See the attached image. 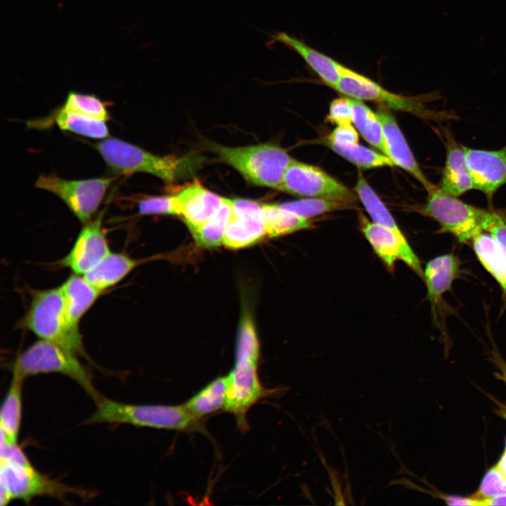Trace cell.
<instances>
[{
	"label": "cell",
	"mask_w": 506,
	"mask_h": 506,
	"mask_svg": "<svg viewBox=\"0 0 506 506\" xmlns=\"http://www.w3.org/2000/svg\"><path fill=\"white\" fill-rule=\"evenodd\" d=\"M0 460H6L21 465H32L28 458L18 445L1 441Z\"/></svg>",
	"instance_id": "f35d334b"
},
{
	"label": "cell",
	"mask_w": 506,
	"mask_h": 506,
	"mask_svg": "<svg viewBox=\"0 0 506 506\" xmlns=\"http://www.w3.org/2000/svg\"><path fill=\"white\" fill-rule=\"evenodd\" d=\"M382 126L384 138L390 157L398 165L417 180L426 190L434 184L426 177L401 132L391 111L386 106H380L377 112Z\"/></svg>",
	"instance_id": "2e32d148"
},
{
	"label": "cell",
	"mask_w": 506,
	"mask_h": 506,
	"mask_svg": "<svg viewBox=\"0 0 506 506\" xmlns=\"http://www.w3.org/2000/svg\"><path fill=\"white\" fill-rule=\"evenodd\" d=\"M103 216L101 212L85 223L71 249L59 261L61 266L83 275L111 252L102 226Z\"/></svg>",
	"instance_id": "8fae6325"
},
{
	"label": "cell",
	"mask_w": 506,
	"mask_h": 506,
	"mask_svg": "<svg viewBox=\"0 0 506 506\" xmlns=\"http://www.w3.org/2000/svg\"><path fill=\"white\" fill-rule=\"evenodd\" d=\"M446 160L439 187L445 193L459 197L474 190L464 145L459 144L446 129L443 130Z\"/></svg>",
	"instance_id": "e0dca14e"
},
{
	"label": "cell",
	"mask_w": 506,
	"mask_h": 506,
	"mask_svg": "<svg viewBox=\"0 0 506 506\" xmlns=\"http://www.w3.org/2000/svg\"><path fill=\"white\" fill-rule=\"evenodd\" d=\"M464 149L474 190L491 202L495 193L506 184V145L495 150L466 146Z\"/></svg>",
	"instance_id": "5bb4252c"
},
{
	"label": "cell",
	"mask_w": 506,
	"mask_h": 506,
	"mask_svg": "<svg viewBox=\"0 0 506 506\" xmlns=\"http://www.w3.org/2000/svg\"><path fill=\"white\" fill-rule=\"evenodd\" d=\"M286 210L310 219L333 211L353 208L355 204L326 197H307L278 204Z\"/></svg>",
	"instance_id": "f546056e"
},
{
	"label": "cell",
	"mask_w": 506,
	"mask_h": 506,
	"mask_svg": "<svg viewBox=\"0 0 506 506\" xmlns=\"http://www.w3.org/2000/svg\"><path fill=\"white\" fill-rule=\"evenodd\" d=\"M266 235L277 237L310 228L309 219L281 208L278 204H262Z\"/></svg>",
	"instance_id": "d4e9b609"
},
{
	"label": "cell",
	"mask_w": 506,
	"mask_h": 506,
	"mask_svg": "<svg viewBox=\"0 0 506 506\" xmlns=\"http://www.w3.org/2000/svg\"><path fill=\"white\" fill-rule=\"evenodd\" d=\"M115 178L70 180L53 174H41L35 187L53 193L82 223L91 221Z\"/></svg>",
	"instance_id": "9c48e42d"
},
{
	"label": "cell",
	"mask_w": 506,
	"mask_h": 506,
	"mask_svg": "<svg viewBox=\"0 0 506 506\" xmlns=\"http://www.w3.org/2000/svg\"><path fill=\"white\" fill-rule=\"evenodd\" d=\"M60 109L105 122L110 119L106 103L93 94L70 91Z\"/></svg>",
	"instance_id": "1f68e13d"
},
{
	"label": "cell",
	"mask_w": 506,
	"mask_h": 506,
	"mask_svg": "<svg viewBox=\"0 0 506 506\" xmlns=\"http://www.w3.org/2000/svg\"><path fill=\"white\" fill-rule=\"evenodd\" d=\"M445 501L448 505H470L481 506L485 505L484 500L474 497L465 498L456 495H447Z\"/></svg>",
	"instance_id": "ab89813d"
},
{
	"label": "cell",
	"mask_w": 506,
	"mask_h": 506,
	"mask_svg": "<svg viewBox=\"0 0 506 506\" xmlns=\"http://www.w3.org/2000/svg\"><path fill=\"white\" fill-rule=\"evenodd\" d=\"M340 79L334 89L349 98L360 100H371L382 105L410 112L427 119L446 120L454 118L447 112L429 110L421 99L394 93L371 79L344 65L339 68Z\"/></svg>",
	"instance_id": "ba28073f"
},
{
	"label": "cell",
	"mask_w": 506,
	"mask_h": 506,
	"mask_svg": "<svg viewBox=\"0 0 506 506\" xmlns=\"http://www.w3.org/2000/svg\"><path fill=\"white\" fill-rule=\"evenodd\" d=\"M1 505L13 499L30 502L37 496L63 499L67 494L86 498V491L75 488L38 472L32 465L25 466L0 460Z\"/></svg>",
	"instance_id": "52a82bcc"
},
{
	"label": "cell",
	"mask_w": 506,
	"mask_h": 506,
	"mask_svg": "<svg viewBox=\"0 0 506 506\" xmlns=\"http://www.w3.org/2000/svg\"><path fill=\"white\" fill-rule=\"evenodd\" d=\"M206 146L249 182L277 190L293 160L285 150L271 143L228 147L210 142Z\"/></svg>",
	"instance_id": "3957f363"
},
{
	"label": "cell",
	"mask_w": 506,
	"mask_h": 506,
	"mask_svg": "<svg viewBox=\"0 0 506 506\" xmlns=\"http://www.w3.org/2000/svg\"><path fill=\"white\" fill-rule=\"evenodd\" d=\"M349 99L352 108L353 123L358 132L368 143L388 156L382 126L377 114L361 100Z\"/></svg>",
	"instance_id": "484cf974"
},
{
	"label": "cell",
	"mask_w": 506,
	"mask_h": 506,
	"mask_svg": "<svg viewBox=\"0 0 506 506\" xmlns=\"http://www.w3.org/2000/svg\"><path fill=\"white\" fill-rule=\"evenodd\" d=\"M178 215L190 230L207 221L222 206V197L204 187L198 181L187 185L174 195Z\"/></svg>",
	"instance_id": "9a60e30c"
},
{
	"label": "cell",
	"mask_w": 506,
	"mask_h": 506,
	"mask_svg": "<svg viewBox=\"0 0 506 506\" xmlns=\"http://www.w3.org/2000/svg\"><path fill=\"white\" fill-rule=\"evenodd\" d=\"M138 264L126 254L110 252L83 276L102 292L122 281Z\"/></svg>",
	"instance_id": "44dd1931"
},
{
	"label": "cell",
	"mask_w": 506,
	"mask_h": 506,
	"mask_svg": "<svg viewBox=\"0 0 506 506\" xmlns=\"http://www.w3.org/2000/svg\"><path fill=\"white\" fill-rule=\"evenodd\" d=\"M57 126L61 129L92 138H106L109 129L105 122L90 118L60 108L54 116Z\"/></svg>",
	"instance_id": "f1b7e54d"
},
{
	"label": "cell",
	"mask_w": 506,
	"mask_h": 506,
	"mask_svg": "<svg viewBox=\"0 0 506 506\" xmlns=\"http://www.w3.org/2000/svg\"><path fill=\"white\" fill-rule=\"evenodd\" d=\"M479 260L506 294V260L490 233L476 235L471 241Z\"/></svg>",
	"instance_id": "603a6c76"
},
{
	"label": "cell",
	"mask_w": 506,
	"mask_h": 506,
	"mask_svg": "<svg viewBox=\"0 0 506 506\" xmlns=\"http://www.w3.org/2000/svg\"><path fill=\"white\" fill-rule=\"evenodd\" d=\"M280 190L299 196L356 202L349 188L322 169L295 160L287 167Z\"/></svg>",
	"instance_id": "30bf717a"
},
{
	"label": "cell",
	"mask_w": 506,
	"mask_h": 506,
	"mask_svg": "<svg viewBox=\"0 0 506 506\" xmlns=\"http://www.w3.org/2000/svg\"><path fill=\"white\" fill-rule=\"evenodd\" d=\"M486 505H506V495L484 499Z\"/></svg>",
	"instance_id": "60d3db41"
},
{
	"label": "cell",
	"mask_w": 506,
	"mask_h": 506,
	"mask_svg": "<svg viewBox=\"0 0 506 506\" xmlns=\"http://www.w3.org/2000/svg\"><path fill=\"white\" fill-rule=\"evenodd\" d=\"M12 371L24 378L42 373L61 374L76 382L96 402L103 396L76 353L45 339L34 342L18 356Z\"/></svg>",
	"instance_id": "5b68a950"
},
{
	"label": "cell",
	"mask_w": 506,
	"mask_h": 506,
	"mask_svg": "<svg viewBox=\"0 0 506 506\" xmlns=\"http://www.w3.org/2000/svg\"><path fill=\"white\" fill-rule=\"evenodd\" d=\"M460 261L453 254L436 257L427 264L423 280L432 309L438 305L443 294L450 290L460 273Z\"/></svg>",
	"instance_id": "d6986e66"
},
{
	"label": "cell",
	"mask_w": 506,
	"mask_h": 506,
	"mask_svg": "<svg viewBox=\"0 0 506 506\" xmlns=\"http://www.w3.org/2000/svg\"><path fill=\"white\" fill-rule=\"evenodd\" d=\"M24 379L13 372L12 380L1 408V441L9 443H18L22 417Z\"/></svg>",
	"instance_id": "7402d4cb"
},
{
	"label": "cell",
	"mask_w": 506,
	"mask_h": 506,
	"mask_svg": "<svg viewBox=\"0 0 506 506\" xmlns=\"http://www.w3.org/2000/svg\"><path fill=\"white\" fill-rule=\"evenodd\" d=\"M427 192L426 202L417 211L435 220L440 232L450 233L464 243L471 242L476 235L486 231L491 210L466 203L439 186L434 185Z\"/></svg>",
	"instance_id": "8992f818"
},
{
	"label": "cell",
	"mask_w": 506,
	"mask_h": 506,
	"mask_svg": "<svg viewBox=\"0 0 506 506\" xmlns=\"http://www.w3.org/2000/svg\"><path fill=\"white\" fill-rule=\"evenodd\" d=\"M232 217L223 243L237 249L251 245L266 235L262 204L245 199L231 200Z\"/></svg>",
	"instance_id": "4fadbf2b"
},
{
	"label": "cell",
	"mask_w": 506,
	"mask_h": 506,
	"mask_svg": "<svg viewBox=\"0 0 506 506\" xmlns=\"http://www.w3.org/2000/svg\"><path fill=\"white\" fill-rule=\"evenodd\" d=\"M358 220L361 232L389 271H393L396 261L401 259L423 280L424 270L409 244L403 243L393 231L370 221L362 213Z\"/></svg>",
	"instance_id": "7c38bea8"
},
{
	"label": "cell",
	"mask_w": 506,
	"mask_h": 506,
	"mask_svg": "<svg viewBox=\"0 0 506 506\" xmlns=\"http://www.w3.org/2000/svg\"><path fill=\"white\" fill-rule=\"evenodd\" d=\"M499 368L500 372L498 377L506 383V364L500 363Z\"/></svg>",
	"instance_id": "b9f144b4"
},
{
	"label": "cell",
	"mask_w": 506,
	"mask_h": 506,
	"mask_svg": "<svg viewBox=\"0 0 506 506\" xmlns=\"http://www.w3.org/2000/svg\"><path fill=\"white\" fill-rule=\"evenodd\" d=\"M138 212L141 215H178L174 195L145 197L138 201Z\"/></svg>",
	"instance_id": "e575fe53"
},
{
	"label": "cell",
	"mask_w": 506,
	"mask_h": 506,
	"mask_svg": "<svg viewBox=\"0 0 506 506\" xmlns=\"http://www.w3.org/2000/svg\"><path fill=\"white\" fill-rule=\"evenodd\" d=\"M486 232L494 238L506 260V218L500 213L491 211Z\"/></svg>",
	"instance_id": "8d00e7d4"
},
{
	"label": "cell",
	"mask_w": 506,
	"mask_h": 506,
	"mask_svg": "<svg viewBox=\"0 0 506 506\" xmlns=\"http://www.w3.org/2000/svg\"><path fill=\"white\" fill-rule=\"evenodd\" d=\"M259 344L253 321L248 315L241 320L237 345L235 360L259 361Z\"/></svg>",
	"instance_id": "d6a6232c"
},
{
	"label": "cell",
	"mask_w": 506,
	"mask_h": 506,
	"mask_svg": "<svg viewBox=\"0 0 506 506\" xmlns=\"http://www.w3.org/2000/svg\"><path fill=\"white\" fill-rule=\"evenodd\" d=\"M358 142V134L351 124L337 125L327 137V143L339 145H353Z\"/></svg>",
	"instance_id": "74e56055"
},
{
	"label": "cell",
	"mask_w": 506,
	"mask_h": 506,
	"mask_svg": "<svg viewBox=\"0 0 506 506\" xmlns=\"http://www.w3.org/2000/svg\"><path fill=\"white\" fill-rule=\"evenodd\" d=\"M22 323L40 339L87 356L79 329L68 318L60 287L34 292Z\"/></svg>",
	"instance_id": "277c9868"
},
{
	"label": "cell",
	"mask_w": 506,
	"mask_h": 506,
	"mask_svg": "<svg viewBox=\"0 0 506 506\" xmlns=\"http://www.w3.org/2000/svg\"><path fill=\"white\" fill-rule=\"evenodd\" d=\"M327 144L336 153L360 168L370 169L395 166L393 160L388 156L358 143L346 145H339L332 143H327Z\"/></svg>",
	"instance_id": "4dcf8cb0"
},
{
	"label": "cell",
	"mask_w": 506,
	"mask_h": 506,
	"mask_svg": "<svg viewBox=\"0 0 506 506\" xmlns=\"http://www.w3.org/2000/svg\"><path fill=\"white\" fill-rule=\"evenodd\" d=\"M327 119L337 125L351 124L352 108L349 98L341 97L333 100L330 105Z\"/></svg>",
	"instance_id": "d590c367"
},
{
	"label": "cell",
	"mask_w": 506,
	"mask_h": 506,
	"mask_svg": "<svg viewBox=\"0 0 506 506\" xmlns=\"http://www.w3.org/2000/svg\"><path fill=\"white\" fill-rule=\"evenodd\" d=\"M231 217V200L225 198L222 206L207 221L190 230L197 245L202 247H214L221 245Z\"/></svg>",
	"instance_id": "83f0119b"
},
{
	"label": "cell",
	"mask_w": 506,
	"mask_h": 506,
	"mask_svg": "<svg viewBox=\"0 0 506 506\" xmlns=\"http://www.w3.org/2000/svg\"><path fill=\"white\" fill-rule=\"evenodd\" d=\"M354 190L372 221L391 230L403 243L408 244L387 207L360 173Z\"/></svg>",
	"instance_id": "cb8c5ba5"
},
{
	"label": "cell",
	"mask_w": 506,
	"mask_h": 506,
	"mask_svg": "<svg viewBox=\"0 0 506 506\" xmlns=\"http://www.w3.org/2000/svg\"><path fill=\"white\" fill-rule=\"evenodd\" d=\"M506 495V474L498 464L492 467L484 476L472 497L480 500Z\"/></svg>",
	"instance_id": "836d02e7"
},
{
	"label": "cell",
	"mask_w": 506,
	"mask_h": 506,
	"mask_svg": "<svg viewBox=\"0 0 506 506\" xmlns=\"http://www.w3.org/2000/svg\"><path fill=\"white\" fill-rule=\"evenodd\" d=\"M267 34L269 37L267 46L278 42L286 46L299 55L325 84L335 88L340 79L341 63L285 32Z\"/></svg>",
	"instance_id": "ac0fdd59"
},
{
	"label": "cell",
	"mask_w": 506,
	"mask_h": 506,
	"mask_svg": "<svg viewBox=\"0 0 506 506\" xmlns=\"http://www.w3.org/2000/svg\"><path fill=\"white\" fill-rule=\"evenodd\" d=\"M95 146L115 174L145 172L169 183L190 175L200 164L197 157L160 156L116 138H104Z\"/></svg>",
	"instance_id": "6da1fadb"
},
{
	"label": "cell",
	"mask_w": 506,
	"mask_h": 506,
	"mask_svg": "<svg viewBox=\"0 0 506 506\" xmlns=\"http://www.w3.org/2000/svg\"><path fill=\"white\" fill-rule=\"evenodd\" d=\"M227 391V377L213 379L184 404L197 417L223 409Z\"/></svg>",
	"instance_id": "4316f807"
},
{
	"label": "cell",
	"mask_w": 506,
	"mask_h": 506,
	"mask_svg": "<svg viewBox=\"0 0 506 506\" xmlns=\"http://www.w3.org/2000/svg\"><path fill=\"white\" fill-rule=\"evenodd\" d=\"M86 423L129 424L180 432L202 430L200 417L191 413L185 405L128 404L102 396Z\"/></svg>",
	"instance_id": "7a4b0ae2"
},
{
	"label": "cell",
	"mask_w": 506,
	"mask_h": 506,
	"mask_svg": "<svg viewBox=\"0 0 506 506\" xmlns=\"http://www.w3.org/2000/svg\"><path fill=\"white\" fill-rule=\"evenodd\" d=\"M68 318L79 328L82 316L97 300L101 292L82 275L72 274L60 286Z\"/></svg>",
	"instance_id": "ffe728a7"
}]
</instances>
